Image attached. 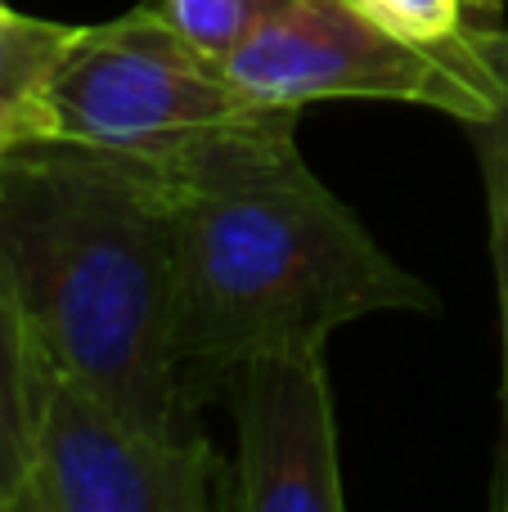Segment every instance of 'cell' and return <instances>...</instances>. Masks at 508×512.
Returning a JSON list of instances; mask_svg holds the SVG:
<instances>
[{
    "instance_id": "30bf717a",
    "label": "cell",
    "mask_w": 508,
    "mask_h": 512,
    "mask_svg": "<svg viewBox=\"0 0 508 512\" xmlns=\"http://www.w3.org/2000/svg\"><path fill=\"white\" fill-rule=\"evenodd\" d=\"M293 0H144L149 14L176 27L189 45H198L212 59H225L234 45H243L266 18H275Z\"/></svg>"
},
{
    "instance_id": "5b68a950",
    "label": "cell",
    "mask_w": 508,
    "mask_h": 512,
    "mask_svg": "<svg viewBox=\"0 0 508 512\" xmlns=\"http://www.w3.org/2000/svg\"><path fill=\"white\" fill-rule=\"evenodd\" d=\"M207 441H171L45 364L23 512H212L230 481Z\"/></svg>"
},
{
    "instance_id": "4fadbf2b",
    "label": "cell",
    "mask_w": 508,
    "mask_h": 512,
    "mask_svg": "<svg viewBox=\"0 0 508 512\" xmlns=\"http://www.w3.org/2000/svg\"><path fill=\"white\" fill-rule=\"evenodd\" d=\"M0 5H5V0H0Z\"/></svg>"
},
{
    "instance_id": "ba28073f",
    "label": "cell",
    "mask_w": 508,
    "mask_h": 512,
    "mask_svg": "<svg viewBox=\"0 0 508 512\" xmlns=\"http://www.w3.org/2000/svg\"><path fill=\"white\" fill-rule=\"evenodd\" d=\"M477 45L495 68V113L482 122H468L477 167H482L486 189V221H491V265H495V292H500V459H495V490L491 504L508 512V32L500 27H477Z\"/></svg>"
},
{
    "instance_id": "8fae6325",
    "label": "cell",
    "mask_w": 508,
    "mask_h": 512,
    "mask_svg": "<svg viewBox=\"0 0 508 512\" xmlns=\"http://www.w3.org/2000/svg\"><path fill=\"white\" fill-rule=\"evenodd\" d=\"M351 5L410 41H450L468 27V0H351Z\"/></svg>"
},
{
    "instance_id": "52a82bcc",
    "label": "cell",
    "mask_w": 508,
    "mask_h": 512,
    "mask_svg": "<svg viewBox=\"0 0 508 512\" xmlns=\"http://www.w3.org/2000/svg\"><path fill=\"white\" fill-rule=\"evenodd\" d=\"M77 27L0 5V158L54 140V77Z\"/></svg>"
},
{
    "instance_id": "277c9868",
    "label": "cell",
    "mask_w": 508,
    "mask_h": 512,
    "mask_svg": "<svg viewBox=\"0 0 508 512\" xmlns=\"http://www.w3.org/2000/svg\"><path fill=\"white\" fill-rule=\"evenodd\" d=\"M221 63L243 95L275 108H306L315 99H396L468 126L491 117L500 99L473 23L450 41H410L351 0H293Z\"/></svg>"
},
{
    "instance_id": "7c38bea8",
    "label": "cell",
    "mask_w": 508,
    "mask_h": 512,
    "mask_svg": "<svg viewBox=\"0 0 508 512\" xmlns=\"http://www.w3.org/2000/svg\"><path fill=\"white\" fill-rule=\"evenodd\" d=\"M468 9H482V14H500L504 0H468Z\"/></svg>"
},
{
    "instance_id": "3957f363",
    "label": "cell",
    "mask_w": 508,
    "mask_h": 512,
    "mask_svg": "<svg viewBox=\"0 0 508 512\" xmlns=\"http://www.w3.org/2000/svg\"><path fill=\"white\" fill-rule=\"evenodd\" d=\"M54 140L104 149L180 176L243 140L297 131L302 108L257 104L221 59L135 5L99 27H77L54 77Z\"/></svg>"
},
{
    "instance_id": "8992f818",
    "label": "cell",
    "mask_w": 508,
    "mask_h": 512,
    "mask_svg": "<svg viewBox=\"0 0 508 512\" xmlns=\"http://www.w3.org/2000/svg\"><path fill=\"white\" fill-rule=\"evenodd\" d=\"M239 427L230 508L239 512H342L338 427H333L324 342L252 351L225 373Z\"/></svg>"
},
{
    "instance_id": "9c48e42d",
    "label": "cell",
    "mask_w": 508,
    "mask_h": 512,
    "mask_svg": "<svg viewBox=\"0 0 508 512\" xmlns=\"http://www.w3.org/2000/svg\"><path fill=\"white\" fill-rule=\"evenodd\" d=\"M45 355L27 328L18 297L0 270V512H23L32 477L36 409H41Z\"/></svg>"
},
{
    "instance_id": "6da1fadb",
    "label": "cell",
    "mask_w": 508,
    "mask_h": 512,
    "mask_svg": "<svg viewBox=\"0 0 508 512\" xmlns=\"http://www.w3.org/2000/svg\"><path fill=\"white\" fill-rule=\"evenodd\" d=\"M0 270L45 364L140 427L207 441L176 346V194L68 140L0 158Z\"/></svg>"
},
{
    "instance_id": "7a4b0ae2",
    "label": "cell",
    "mask_w": 508,
    "mask_h": 512,
    "mask_svg": "<svg viewBox=\"0 0 508 512\" xmlns=\"http://www.w3.org/2000/svg\"><path fill=\"white\" fill-rule=\"evenodd\" d=\"M176 346L194 400L252 351L329 342L378 310H437L360 216L306 167L297 131L243 140L171 176Z\"/></svg>"
}]
</instances>
